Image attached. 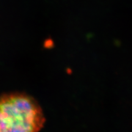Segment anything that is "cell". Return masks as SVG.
Listing matches in <instances>:
<instances>
[{
	"label": "cell",
	"mask_w": 132,
	"mask_h": 132,
	"mask_svg": "<svg viewBox=\"0 0 132 132\" xmlns=\"http://www.w3.org/2000/svg\"><path fill=\"white\" fill-rule=\"evenodd\" d=\"M45 118L34 98L20 93L0 96V132H39Z\"/></svg>",
	"instance_id": "6da1fadb"
}]
</instances>
